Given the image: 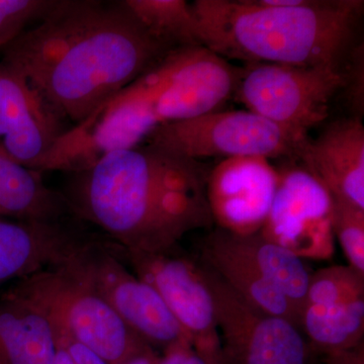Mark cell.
<instances>
[{
  "instance_id": "obj_1",
  "label": "cell",
  "mask_w": 364,
  "mask_h": 364,
  "mask_svg": "<svg viewBox=\"0 0 364 364\" xmlns=\"http://www.w3.org/2000/svg\"><path fill=\"white\" fill-rule=\"evenodd\" d=\"M173 49L151 35L124 0H55L2 60L76 124Z\"/></svg>"
},
{
  "instance_id": "obj_2",
  "label": "cell",
  "mask_w": 364,
  "mask_h": 364,
  "mask_svg": "<svg viewBox=\"0 0 364 364\" xmlns=\"http://www.w3.org/2000/svg\"><path fill=\"white\" fill-rule=\"evenodd\" d=\"M210 170L200 160L143 144L71 173L62 193L76 219L95 225L119 247L165 253L191 232L214 227Z\"/></svg>"
},
{
  "instance_id": "obj_3",
  "label": "cell",
  "mask_w": 364,
  "mask_h": 364,
  "mask_svg": "<svg viewBox=\"0 0 364 364\" xmlns=\"http://www.w3.org/2000/svg\"><path fill=\"white\" fill-rule=\"evenodd\" d=\"M191 6L200 45L223 58L310 67L344 65L364 2L305 0L279 7L259 0H196Z\"/></svg>"
},
{
  "instance_id": "obj_4",
  "label": "cell",
  "mask_w": 364,
  "mask_h": 364,
  "mask_svg": "<svg viewBox=\"0 0 364 364\" xmlns=\"http://www.w3.org/2000/svg\"><path fill=\"white\" fill-rule=\"evenodd\" d=\"M6 293L32 304L107 363H122L149 346L66 262L18 279Z\"/></svg>"
},
{
  "instance_id": "obj_5",
  "label": "cell",
  "mask_w": 364,
  "mask_h": 364,
  "mask_svg": "<svg viewBox=\"0 0 364 364\" xmlns=\"http://www.w3.org/2000/svg\"><path fill=\"white\" fill-rule=\"evenodd\" d=\"M240 67L203 45L179 47L132 82L160 126L220 111L235 92Z\"/></svg>"
},
{
  "instance_id": "obj_6",
  "label": "cell",
  "mask_w": 364,
  "mask_h": 364,
  "mask_svg": "<svg viewBox=\"0 0 364 364\" xmlns=\"http://www.w3.org/2000/svg\"><path fill=\"white\" fill-rule=\"evenodd\" d=\"M345 64L246 63L235 97L247 111L294 135L306 136V132L327 119L332 100L343 90Z\"/></svg>"
},
{
  "instance_id": "obj_7",
  "label": "cell",
  "mask_w": 364,
  "mask_h": 364,
  "mask_svg": "<svg viewBox=\"0 0 364 364\" xmlns=\"http://www.w3.org/2000/svg\"><path fill=\"white\" fill-rule=\"evenodd\" d=\"M306 139L247 109H220L195 119L161 124L144 144L202 161L208 157L299 158Z\"/></svg>"
},
{
  "instance_id": "obj_8",
  "label": "cell",
  "mask_w": 364,
  "mask_h": 364,
  "mask_svg": "<svg viewBox=\"0 0 364 364\" xmlns=\"http://www.w3.org/2000/svg\"><path fill=\"white\" fill-rule=\"evenodd\" d=\"M154 350L191 342L160 294L132 272L109 239L98 237L66 261Z\"/></svg>"
},
{
  "instance_id": "obj_9",
  "label": "cell",
  "mask_w": 364,
  "mask_h": 364,
  "mask_svg": "<svg viewBox=\"0 0 364 364\" xmlns=\"http://www.w3.org/2000/svg\"><path fill=\"white\" fill-rule=\"evenodd\" d=\"M200 265L214 299L222 364H311L314 351L298 326L248 305Z\"/></svg>"
},
{
  "instance_id": "obj_10",
  "label": "cell",
  "mask_w": 364,
  "mask_h": 364,
  "mask_svg": "<svg viewBox=\"0 0 364 364\" xmlns=\"http://www.w3.org/2000/svg\"><path fill=\"white\" fill-rule=\"evenodd\" d=\"M116 250L136 277L160 294L198 353L210 364H222L214 299L200 263L176 253V249L143 253L116 244Z\"/></svg>"
},
{
  "instance_id": "obj_11",
  "label": "cell",
  "mask_w": 364,
  "mask_h": 364,
  "mask_svg": "<svg viewBox=\"0 0 364 364\" xmlns=\"http://www.w3.org/2000/svg\"><path fill=\"white\" fill-rule=\"evenodd\" d=\"M279 172V186L259 234L301 259H330L335 251L333 196L306 167Z\"/></svg>"
},
{
  "instance_id": "obj_12",
  "label": "cell",
  "mask_w": 364,
  "mask_h": 364,
  "mask_svg": "<svg viewBox=\"0 0 364 364\" xmlns=\"http://www.w3.org/2000/svg\"><path fill=\"white\" fill-rule=\"evenodd\" d=\"M23 73L0 61V151L38 171L70 126Z\"/></svg>"
},
{
  "instance_id": "obj_13",
  "label": "cell",
  "mask_w": 364,
  "mask_h": 364,
  "mask_svg": "<svg viewBox=\"0 0 364 364\" xmlns=\"http://www.w3.org/2000/svg\"><path fill=\"white\" fill-rule=\"evenodd\" d=\"M279 181V170L267 158L223 159L210 170L207 181L208 203L214 226L242 236L259 233Z\"/></svg>"
},
{
  "instance_id": "obj_14",
  "label": "cell",
  "mask_w": 364,
  "mask_h": 364,
  "mask_svg": "<svg viewBox=\"0 0 364 364\" xmlns=\"http://www.w3.org/2000/svg\"><path fill=\"white\" fill-rule=\"evenodd\" d=\"M76 221L75 218L55 222L0 218V284L63 264L97 238Z\"/></svg>"
},
{
  "instance_id": "obj_15",
  "label": "cell",
  "mask_w": 364,
  "mask_h": 364,
  "mask_svg": "<svg viewBox=\"0 0 364 364\" xmlns=\"http://www.w3.org/2000/svg\"><path fill=\"white\" fill-rule=\"evenodd\" d=\"M299 159L334 198L364 208V126L360 117L333 122L306 139Z\"/></svg>"
},
{
  "instance_id": "obj_16",
  "label": "cell",
  "mask_w": 364,
  "mask_h": 364,
  "mask_svg": "<svg viewBox=\"0 0 364 364\" xmlns=\"http://www.w3.org/2000/svg\"><path fill=\"white\" fill-rule=\"evenodd\" d=\"M203 247L225 254L259 273L286 294L299 316L312 272L298 256L259 233L242 236L218 228L208 235Z\"/></svg>"
},
{
  "instance_id": "obj_17",
  "label": "cell",
  "mask_w": 364,
  "mask_h": 364,
  "mask_svg": "<svg viewBox=\"0 0 364 364\" xmlns=\"http://www.w3.org/2000/svg\"><path fill=\"white\" fill-rule=\"evenodd\" d=\"M42 174L0 152V218L41 222L75 218L64 193L49 188Z\"/></svg>"
},
{
  "instance_id": "obj_18",
  "label": "cell",
  "mask_w": 364,
  "mask_h": 364,
  "mask_svg": "<svg viewBox=\"0 0 364 364\" xmlns=\"http://www.w3.org/2000/svg\"><path fill=\"white\" fill-rule=\"evenodd\" d=\"M51 323L39 309L6 293L0 298V364H51Z\"/></svg>"
},
{
  "instance_id": "obj_19",
  "label": "cell",
  "mask_w": 364,
  "mask_h": 364,
  "mask_svg": "<svg viewBox=\"0 0 364 364\" xmlns=\"http://www.w3.org/2000/svg\"><path fill=\"white\" fill-rule=\"evenodd\" d=\"M299 328L314 353L328 356L363 343L364 298L327 306H305Z\"/></svg>"
},
{
  "instance_id": "obj_20",
  "label": "cell",
  "mask_w": 364,
  "mask_h": 364,
  "mask_svg": "<svg viewBox=\"0 0 364 364\" xmlns=\"http://www.w3.org/2000/svg\"><path fill=\"white\" fill-rule=\"evenodd\" d=\"M202 263L217 273L248 305L261 312L287 318L299 327V312L294 304L252 268L205 247L202 248Z\"/></svg>"
},
{
  "instance_id": "obj_21",
  "label": "cell",
  "mask_w": 364,
  "mask_h": 364,
  "mask_svg": "<svg viewBox=\"0 0 364 364\" xmlns=\"http://www.w3.org/2000/svg\"><path fill=\"white\" fill-rule=\"evenodd\" d=\"M144 28L170 47L200 45L193 6L186 0H124Z\"/></svg>"
},
{
  "instance_id": "obj_22",
  "label": "cell",
  "mask_w": 364,
  "mask_h": 364,
  "mask_svg": "<svg viewBox=\"0 0 364 364\" xmlns=\"http://www.w3.org/2000/svg\"><path fill=\"white\" fill-rule=\"evenodd\" d=\"M363 298L364 275L349 265H334L311 273L301 308L333 305Z\"/></svg>"
},
{
  "instance_id": "obj_23",
  "label": "cell",
  "mask_w": 364,
  "mask_h": 364,
  "mask_svg": "<svg viewBox=\"0 0 364 364\" xmlns=\"http://www.w3.org/2000/svg\"><path fill=\"white\" fill-rule=\"evenodd\" d=\"M331 225L349 267L364 275V208L333 196Z\"/></svg>"
},
{
  "instance_id": "obj_24",
  "label": "cell",
  "mask_w": 364,
  "mask_h": 364,
  "mask_svg": "<svg viewBox=\"0 0 364 364\" xmlns=\"http://www.w3.org/2000/svg\"><path fill=\"white\" fill-rule=\"evenodd\" d=\"M55 0H0V50L11 44L28 25L39 21Z\"/></svg>"
},
{
  "instance_id": "obj_25",
  "label": "cell",
  "mask_w": 364,
  "mask_h": 364,
  "mask_svg": "<svg viewBox=\"0 0 364 364\" xmlns=\"http://www.w3.org/2000/svg\"><path fill=\"white\" fill-rule=\"evenodd\" d=\"M345 100L353 117H363L364 111V51L363 45L352 48L345 64Z\"/></svg>"
},
{
  "instance_id": "obj_26",
  "label": "cell",
  "mask_w": 364,
  "mask_h": 364,
  "mask_svg": "<svg viewBox=\"0 0 364 364\" xmlns=\"http://www.w3.org/2000/svg\"><path fill=\"white\" fill-rule=\"evenodd\" d=\"M51 323V322H50ZM53 332H54L55 342L66 349L72 360L75 364H109L100 358L97 353L91 350L90 347L81 343L77 340L74 339L70 335L67 334L65 331L59 328L58 326L52 324Z\"/></svg>"
},
{
  "instance_id": "obj_27",
  "label": "cell",
  "mask_w": 364,
  "mask_h": 364,
  "mask_svg": "<svg viewBox=\"0 0 364 364\" xmlns=\"http://www.w3.org/2000/svg\"><path fill=\"white\" fill-rule=\"evenodd\" d=\"M157 364H210L193 348L191 342H182L162 351Z\"/></svg>"
},
{
  "instance_id": "obj_28",
  "label": "cell",
  "mask_w": 364,
  "mask_h": 364,
  "mask_svg": "<svg viewBox=\"0 0 364 364\" xmlns=\"http://www.w3.org/2000/svg\"><path fill=\"white\" fill-rule=\"evenodd\" d=\"M324 364H364V344L351 350L325 356Z\"/></svg>"
},
{
  "instance_id": "obj_29",
  "label": "cell",
  "mask_w": 364,
  "mask_h": 364,
  "mask_svg": "<svg viewBox=\"0 0 364 364\" xmlns=\"http://www.w3.org/2000/svg\"><path fill=\"white\" fill-rule=\"evenodd\" d=\"M159 354L150 346H146L135 355L117 364H157Z\"/></svg>"
},
{
  "instance_id": "obj_30",
  "label": "cell",
  "mask_w": 364,
  "mask_h": 364,
  "mask_svg": "<svg viewBox=\"0 0 364 364\" xmlns=\"http://www.w3.org/2000/svg\"><path fill=\"white\" fill-rule=\"evenodd\" d=\"M51 364H75L72 360L71 356L62 345L55 342V352Z\"/></svg>"
},
{
  "instance_id": "obj_31",
  "label": "cell",
  "mask_w": 364,
  "mask_h": 364,
  "mask_svg": "<svg viewBox=\"0 0 364 364\" xmlns=\"http://www.w3.org/2000/svg\"><path fill=\"white\" fill-rule=\"evenodd\" d=\"M0 152H1V151H0ZM2 154H4V153H2Z\"/></svg>"
}]
</instances>
